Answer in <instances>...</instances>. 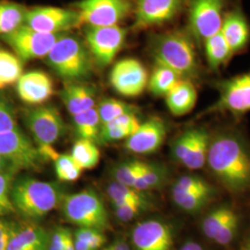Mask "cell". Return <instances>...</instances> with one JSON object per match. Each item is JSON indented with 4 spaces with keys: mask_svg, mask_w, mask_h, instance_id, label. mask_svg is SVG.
I'll return each instance as SVG.
<instances>
[{
    "mask_svg": "<svg viewBox=\"0 0 250 250\" xmlns=\"http://www.w3.org/2000/svg\"><path fill=\"white\" fill-rule=\"evenodd\" d=\"M207 163L225 188L233 192L250 188V149L239 134L222 132L211 138Z\"/></svg>",
    "mask_w": 250,
    "mask_h": 250,
    "instance_id": "6da1fadb",
    "label": "cell"
},
{
    "mask_svg": "<svg viewBox=\"0 0 250 250\" xmlns=\"http://www.w3.org/2000/svg\"><path fill=\"white\" fill-rule=\"evenodd\" d=\"M148 48L156 65L169 68L183 80L198 82L201 79L202 66L196 42L189 32L171 31L153 36Z\"/></svg>",
    "mask_w": 250,
    "mask_h": 250,
    "instance_id": "7a4b0ae2",
    "label": "cell"
},
{
    "mask_svg": "<svg viewBox=\"0 0 250 250\" xmlns=\"http://www.w3.org/2000/svg\"><path fill=\"white\" fill-rule=\"evenodd\" d=\"M53 72L67 83L83 82L93 72L94 60L86 44L65 33L45 57Z\"/></svg>",
    "mask_w": 250,
    "mask_h": 250,
    "instance_id": "3957f363",
    "label": "cell"
},
{
    "mask_svg": "<svg viewBox=\"0 0 250 250\" xmlns=\"http://www.w3.org/2000/svg\"><path fill=\"white\" fill-rule=\"evenodd\" d=\"M62 190L57 184L29 176L15 179L11 187V200L21 214L40 219L62 201Z\"/></svg>",
    "mask_w": 250,
    "mask_h": 250,
    "instance_id": "277c9868",
    "label": "cell"
},
{
    "mask_svg": "<svg viewBox=\"0 0 250 250\" xmlns=\"http://www.w3.org/2000/svg\"><path fill=\"white\" fill-rule=\"evenodd\" d=\"M62 207L66 220L79 227L101 232L109 228L106 207L94 190L86 189L64 196Z\"/></svg>",
    "mask_w": 250,
    "mask_h": 250,
    "instance_id": "5b68a950",
    "label": "cell"
},
{
    "mask_svg": "<svg viewBox=\"0 0 250 250\" xmlns=\"http://www.w3.org/2000/svg\"><path fill=\"white\" fill-rule=\"evenodd\" d=\"M218 99L197 118L213 114H230L242 117L250 111V71L232 78L216 82Z\"/></svg>",
    "mask_w": 250,
    "mask_h": 250,
    "instance_id": "8992f818",
    "label": "cell"
},
{
    "mask_svg": "<svg viewBox=\"0 0 250 250\" xmlns=\"http://www.w3.org/2000/svg\"><path fill=\"white\" fill-rule=\"evenodd\" d=\"M225 0H189L188 32L198 45L221 31Z\"/></svg>",
    "mask_w": 250,
    "mask_h": 250,
    "instance_id": "52a82bcc",
    "label": "cell"
},
{
    "mask_svg": "<svg viewBox=\"0 0 250 250\" xmlns=\"http://www.w3.org/2000/svg\"><path fill=\"white\" fill-rule=\"evenodd\" d=\"M24 123L37 148L52 146L66 131L61 112L52 105H40L27 110Z\"/></svg>",
    "mask_w": 250,
    "mask_h": 250,
    "instance_id": "ba28073f",
    "label": "cell"
},
{
    "mask_svg": "<svg viewBox=\"0 0 250 250\" xmlns=\"http://www.w3.org/2000/svg\"><path fill=\"white\" fill-rule=\"evenodd\" d=\"M64 34L41 33L22 24L11 33L2 36V38L21 61L27 62L45 58Z\"/></svg>",
    "mask_w": 250,
    "mask_h": 250,
    "instance_id": "9c48e42d",
    "label": "cell"
},
{
    "mask_svg": "<svg viewBox=\"0 0 250 250\" xmlns=\"http://www.w3.org/2000/svg\"><path fill=\"white\" fill-rule=\"evenodd\" d=\"M85 43L99 67H107L113 62L117 54L123 48L127 30L119 25L89 26L84 29Z\"/></svg>",
    "mask_w": 250,
    "mask_h": 250,
    "instance_id": "30bf717a",
    "label": "cell"
},
{
    "mask_svg": "<svg viewBox=\"0 0 250 250\" xmlns=\"http://www.w3.org/2000/svg\"><path fill=\"white\" fill-rule=\"evenodd\" d=\"M75 7L81 24L89 26L118 25L132 9L129 0H81Z\"/></svg>",
    "mask_w": 250,
    "mask_h": 250,
    "instance_id": "8fae6325",
    "label": "cell"
},
{
    "mask_svg": "<svg viewBox=\"0 0 250 250\" xmlns=\"http://www.w3.org/2000/svg\"><path fill=\"white\" fill-rule=\"evenodd\" d=\"M24 24L37 32L46 34L66 33L81 25L77 10L56 8L36 7L27 9Z\"/></svg>",
    "mask_w": 250,
    "mask_h": 250,
    "instance_id": "7c38bea8",
    "label": "cell"
},
{
    "mask_svg": "<svg viewBox=\"0 0 250 250\" xmlns=\"http://www.w3.org/2000/svg\"><path fill=\"white\" fill-rule=\"evenodd\" d=\"M0 156L13 161L21 170L37 169L44 161L37 146L19 127L0 134Z\"/></svg>",
    "mask_w": 250,
    "mask_h": 250,
    "instance_id": "4fadbf2b",
    "label": "cell"
},
{
    "mask_svg": "<svg viewBox=\"0 0 250 250\" xmlns=\"http://www.w3.org/2000/svg\"><path fill=\"white\" fill-rule=\"evenodd\" d=\"M109 82L118 94L126 98L140 96L147 85L148 76L143 63L136 59H124L115 63Z\"/></svg>",
    "mask_w": 250,
    "mask_h": 250,
    "instance_id": "5bb4252c",
    "label": "cell"
},
{
    "mask_svg": "<svg viewBox=\"0 0 250 250\" xmlns=\"http://www.w3.org/2000/svg\"><path fill=\"white\" fill-rule=\"evenodd\" d=\"M189 0H135L134 28L136 30L161 25L172 21Z\"/></svg>",
    "mask_w": 250,
    "mask_h": 250,
    "instance_id": "9a60e30c",
    "label": "cell"
},
{
    "mask_svg": "<svg viewBox=\"0 0 250 250\" xmlns=\"http://www.w3.org/2000/svg\"><path fill=\"white\" fill-rule=\"evenodd\" d=\"M167 130V125L161 118L151 117L141 124L134 134L126 139L125 148L135 154H152L164 142Z\"/></svg>",
    "mask_w": 250,
    "mask_h": 250,
    "instance_id": "2e32d148",
    "label": "cell"
},
{
    "mask_svg": "<svg viewBox=\"0 0 250 250\" xmlns=\"http://www.w3.org/2000/svg\"><path fill=\"white\" fill-rule=\"evenodd\" d=\"M132 240L135 250H171L172 232L168 224L149 220L134 227Z\"/></svg>",
    "mask_w": 250,
    "mask_h": 250,
    "instance_id": "e0dca14e",
    "label": "cell"
},
{
    "mask_svg": "<svg viewBox=\"0 0 250 250\" xmlns=\"http://www.w3.org/2000/svg\"><path fill=\"white\" fill-rule=\"evenodd\" d=\"M17 93L20 99L27 104H43L54 94L53 81L41 71L22 73L17 82Z\"/></svg>",
    "mask_w": 250,
    "mask_h": 250,
    "instance_id": "ac0fdd59",
    "label": "cell"
},
{
    "mask_svg": "<svg viewBox=\"0 0 250 250\" xmlns=\"http://www.w3.org/2000/svg\"><path fill=\"white\" fill-rule=\"evenodd\" d=\"M221 33L232 55L242 51L250 41V25L239 10H232L224 16Z\"/></svg>",
    "mask_w": 250,
    "mask_h": 250,
    "instance_id": "d6986e66",
    "label": "cell"
},
{
    "mask_svg": "<svg viewBox=\"0 0 250 250\" xmlns=\"http://www.w3.org/2000/svg\"><path fill=\"white\" fill-rule=\"evenodd\" d=\"M97 92L94 86L82 82L68 83L61 91V98L72 116L96 107Z\"/></svg>",
    "mask_w": 250,
    "mask_h": 250,
    "instance_id": "ffe728a7",
    "label": "cell"
},
{
    "mask_svg": "<svg viewBox=\"0 0 250 250\" xmlns=\"http://www.w3.org/2000/svg\"><path fill=\"white\" fill-rule=\"evenodd\" d=\"M49 234L36 224L14 225L7 250H46Z\"/></svg>",
    "mask_w": 250,
    "mask_h": 250,
    "instance_id": "44dd1931",
    "label": "cell"
},
{
    "mask_svg": "<svg viewBox=\"0 0 250 250\" xmlns=\"http://www.w3.org/2000/svg\"><path fill=\"white\" fill-rule=\"evenodd\" d=\"M166 105L174 116H184L189 113L197 103V92L194 82L180 80L167 94Z\"/></svg>",
    "mask_w": 250,
    "mask_h": 250,
    "instance_id": "7402d4cb",
    "label": "cell"
},
{
    "mask_svg": "<svg viewBox=\"0 0 250 250\" xmlns=\"http://www.w3.org/2000/svg\"><path fill=\"white\" fill-rule=\"evenodd\" d=\"M211 136L205 127H194L192 143L186 159L182 162L189 170H199L207 162Z\"/></svg>",
    "mask_w": 250,
    "mask_h": 250,
    "instance_id": "603a6c76",
    "label": "cell"
},
{
    "mask_svg": "<svg viewBox=\"0 0 250 250\" xmlns=\"http://www.w3.org/2000/svg\"><path fill=\"white\" fill-rule=\"evenodd\" d=\"M73 129L78 139H86L99 144V134L102 125L96 107L73 116Z\"/></svg>",
    "mask_w": 250,
    "mask_h": 250,
    "instance_id": "cb8c5ba5",
    "label": "cell"
},
{
    "mask_svg": "<svg viewBox=\"0 0 250 250\" xmlns=\"http://www.w3.org/2000/svg\"><path fill=\"white\" fill-rule=\"evenodd\" d=\"M203 44L205 47L206 60L212 72H218L232 56V51L221 31L206 39Z\"/></svg>",
    "mask_w": 250,
    "mask_h": 250,
    "instance_id": "d4e9b609",
    "label": "cell"
},
{
    "mask_svg": "<svg viewBox=\"0 0 250 250\" xmlns=\"http://www.w3.org/2000/svg\"><path fill=\"white\" fill-rule=\"evenodd\" d=\"M180 80L183 79H181L176 72L167 67L156 65L147 82V85L152 95L156 97H166Z\"/></svg>",
    "mask_w": 250,
    "mask_h": 250,
    "instance_id": "484cf974",
    "label": "cell"
},
{
    "mask_svg": "<svg viewBox=\"0 0 250 250\" xmlns=\"http://www.w3.org/2000/svg\"><path fill=\"white\" fill-rule=\"evenodd\" d=\"M27 9L14 2H0V36L7 35L24 24Z\"/></svg>",
    "mask_w": 250,
    "mask_h": 250,
    "instance_id": "4316f807",
    "label": "cell"
},
{
    "mask_svg": "<svg viewBox=\"0 0 250 250\" xmlns=\"http://www.w3.org/2000/svg\"><path fill=\"white\" fill-rule=\"evenodd\" d=\"M107 194L113 206L137 204L146 208L147 205V201L142 194V191L121 184L117 181H113L108 185Z\"/></svg>",
    "mask_w": 250,
    "mask_h": 250,
    "instance_id": "83f0119b",
    "label": "cell"
},
{
    "mask_svg": "<svg viewBox=\"0 0 250 250\" xmlns=\"http://www.w3.org/2000/svg\"><path fill=\"white\" fill-rule=\"evenodd\" d=\"M22 71V62L18 56L0 50V89L17 83Z\"/></svg>",
    "mask_w": 250,
    "mask_h": 250,
    "instance_id": "f1b7e54d",
    "label": "cell"
},
{
    "mask_svg": "<svg viewBox=\"0 0 250 250\" xmlns=\"http://www.w3.org/2000/svg\"><path fill=\"white\" fill-rule=\"evenodd\" d=\"M71 156L82 170L95 168L100 160V152L97 144L86 139H78L75 142Z\"/></svg>",
    "mask_w": 250,
    "mask_h": 250,
    "instance_id": "f546056e",
    "label": "cell"
},
{
    "mask_svg": "<svg viewBox=\"0 0 250 250\" xmlns=\"http://www.w3.org/2000/svg\"><path fill=\"white\" fill-rule=\"evenodd\" d=\"M166 176L167 171L164 167L145 162L143 170L135 180L133 188L139 191L159 188L164 183Z\"/></svg>",
    "mask_w": 250,
    "mask_h": 250,
    "instance_id": "4dcf8cb0",
    "label": "cell"
},
{
    "mask_svg": "<svg viewBox=\"0 0 250 250\" xmlns=\"http://www.w3.org/2000/svg\"><path fill=\"white\" fill-rule=\"evenodd\" d=\"M97 109L99 112L100 124L102 126L125 113L137 112V107L134 105L110 98L102 99L97 106Z\"/></svg>",
    "mask_w": 250,
    "mask_h": 250,
    "instance_id": "1f68e13d",
    "label": "cell"
},
{
    "mask_svg": "<svg viewBox=\"0 0 250 250\" xmlns=\"http://www.w3.org/2000/svg\"><path fill=\"white\" fill-rule=\"evenodd\" d=\"M233 212L230 207L223 206L207 215L202 222V231L206 236L213 240L217 232Z\"/></svg>",
    "mask_w": 250,
    "mask_h": 250,
    "instance_id": "d6a6232c",
    "label": "cell"
},
{
    "mask_svg": "<svg viewBox=\"0 0 250 250\" xmlns=\"http://www.w3.org/2000/svg\"><path fill=\"white\" fill-rule=\"evenodd\" d=\"M56 174L62 182H74L80 178L82 169L71 155L60 154L54 161Z\"/></svg>",
    "mask_w": 250,
    "mask_h": 250,
    "instance_id": "836d02e7",
    "label": "cell"
},
{
    "mask_svg": "<svg viewBox=\"0 0 250 250\" xmlns=\"http://www.w3.org/2000/svg\"><path fill=\"white\" fill-rule=\"evenodd\" d=\"M171 195L176 205L188 212L199 210L212 197L208 193H182L171 190Z\"/></svg>",
    "mask_w": 250,
    "mask_h": 250,
    "instance_id": "e575fe53",
    "label": "cell"
},
{
    "mask_svg": "<svg viewBox=\"0 0 250 250\" xmlns=\"http://www.w3.org/2000/svg\"><path fill=\"white\" fill-rule=\"evenodd\" d=\"M144 164L145 162L137 160H131L120 163L115 167L113 172L115 181L133 188L135 180L143 170Z\"/></svg>",
    "mask_w": 250,
    "mask_h": 250,
    "instance_id": "d590c367",
    "label": "cell"
},
{
    "mask_svg": "<svg viewBox=\"0 0 250 250\" xmlns=\"http://www.w3.org/2000/svg\"><path fill=\"white\" fill-rule=\"evenodd\" d=\"M171 190L182 193H208L211 195L215 192L214 188L204 179L195 175H184L180 177Z\"/></svg>",
    "mask_w": 250,
    "mask_h": 250,
    "instance_id": "8d00e7d4",
    "label": "cell"
},
{
    "mask_svg": "<svg viewBox=\"0 0 250 250\" xmlns=\"http://www.w3.org/2000/svg\"><path fill=\"white\" fill-rule=\"evenodd\" d=\"M15 174L14 172L0 173V216L9 214L16 210L11 200V187Z\"/></svg>",
    "mask_w": 250,
    "mask_h": 250,
    "instance_id": "74e56055",
    "label": "cell"
},
{
    "mask_svg": "<svg viewBox=\"0 0 250 250\" xmlns=\"http://www.w3.org/2000/svg\"><path fill=\"white\" fill-rule=\"evenodd\" d=\"M238 228V217L233 212L221 227L219 232L215 235L214 240L218 245L227 246L232 241L235 232Z\"/></svg>",
    "mask_w": 250,
    "mask_h": 250,
    "instance_id": "f35d334b",
    "label": "cell"
},
{
    "mask_svg": "<svg viewBox=\"0 0 250 250\" xmlns=\"http://www.w3.org/2000/svg\"><path fill=\"white\" fill-rule=\"evenodd\" d=\"M17 127L13 108L6 99L0 96V134L12 131Z\"/></svg>",
    "mask_w": 250,
    "mask_h": 250,
    "instance_id": "ab89813d",
    "label": "cell"
},
{
    "mask_svg": "<svg viewBox=\"0 0 250 250\" xmlns=\"http://www.w3.org/2000/svg\"><path fill=\"white\" fill-rule=\"evenodd\" d=\"M113 207L117 218L123 223H127L134 220L135 217L140 214L141 210L145 208L142 206L137 204H123Z\"/></svg>",
    "mask_w": 250,
    "mask_h": 250,
    "instance_id": "60d3db41",
    "label": "cell"
},
{
    "mask_svg": "<svg viewBox=\"0 0 250 250\" xmlns=\"http://www.w3.org/2000/svg\"><path fill=\"white\" fill-rule=\"evenodd\" d=\"M71 233V231L65 228H56L48 236V244L46 250H64L65 243Z\"/></svg>",
    "mask_w": 250,
    "mask_h": 250,
    "instance_id": "b9f144b4",
    "label": "cell"
},
{
    "mask_svg": "<svg viewBox=\"0 0 250 250\" xmlns=\"http://www.w3.org/2000/svg\"><path fill=\"white\" fill-rule=\"evenodd\" d=\"M14 224L0 220V250H8L10 236L13 232Z\"/></svg>",
    "mask_w": 250,
    "mask_h": 250,
    "instance_id": "7bdbcfd3",
    "label": "cell"
},
{
    "mask_svg": "<svg viewBox=\"0 0 250 250\" xmlns=\"http://www.w3.org/2000/svg\"><path fill=\"white\" fill-rule=\"evenodd\" d=\"M21 170L18 165L9 159L0 156V173L4 172H14L17 173Z\"/></svg>",
    "mask_w": 250,
    "mask_h": 250,
    "instance_id": "ee69618b",
    "label": "cell"
},
{
    "mask_svg": "<svg viewBox=\"0 0 250 250\" xmlns=\"http://www.w3.org/2000/svg\"><path fill=\"white\" fill-rule=\"evenodd\" d=\"M104 250H131L128 247V245L123 240L114 242L112 245L107 247V249Z\"/></svg>",
    "mask_w": 250,
    "mask_h": 250,
    "instance_id": "f6af8a7d",
    "label": "cell"
},
{
    "mask_svg": "<svg viewBox=\"0 0 250 250\" xmlns=\"http://www.w3.org/2000/svg\"><path fill=\"white\" fill-rule=\"evenodd\" d=\"M180 250H204L203 248L195 241H188Z\"/></svg>",
    "mask_w": 250,
    "mask_h": 250,
    "instance_id": "bcb514c9",
    "label": "cell"
},
{
    "mask_svg": "<svg viewBox=\"0 0 250 250\" xmlns=\"http://www.w3.org/2000/svg\"><path fill=\"white\" fill-rule=\"evenodd\" d=\"M74 248L75 250H93L88 244L77 239H74Z\"/></svg>",
    "mask_w": 250,
    "mask_h": 250,
    "instance_id": "7dc6e473",
    "label": "cell"
},
{
    "mask_svg": "<svg viewBox=\"0 0 250 250\" xmlns=\"http://www.w3.org/2000/svg\"><path fill=\"white\" fill-rule=\"evenodd\" d=\"M64 250H75V248H74V239L72 238V233L69 234V236H68V238L66 240Z\"/></svg>",
    "mask_w": 250,
    "mask_h": 250,
    "instance_id": "c3c4849f",
    "label": "cell"
},
{
    "mask_svg": "<svg viewBox=\"0 0 250 250\" xmlns=\"http://www.w3.org/2000/svg\"><path fill=\"white\" fill-rule=\"evenodd\" d=\"M241 250H250V241L248 242V244Z\"/></svg>",
    "mask_w": 250,
    "mask_h": 250,
    "instance_id": "681fc988",
    "label": "cell"
}]
</instances>
